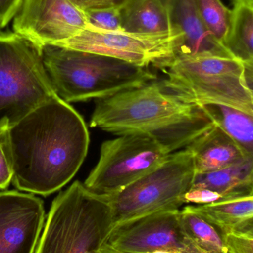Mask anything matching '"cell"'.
Returning <instances> with one entry per match:
<instances>
[{"mask_svg": "<svg viewBox=\"0 0 253 253\" xmlns=\"http://www.w3.org/2000/svg\"><path fill=\"white\" fill-rule=\"evenodd\" d=\"M12 182L21 191L49 196L68 184L87 155L89 134L81 116L59 96L6 131Z\"/></svg>", "mask_w": 253, "mask_h": 253, "instance_id": "1", "label": "cell"}, {"mask_svg": "<svg viewBox=\"0 0 253 253\" xmlns=\"http://www.w3.org/2000/svg\"><path fill=\"white\" fill-rule=\"evenodd\" d=\"M199 105L184 102L154 80L97 99L90 126L120 135L147 133L171 153L185 148L213 126Z\"/></svg>", "mask_w": 253, "mask_h": 253, "instance_id": "2", "label": "cell"}, {"mask_svg": "<svg viewBox=\"0 0 253 253\" xmlns=\"http://www.w3.org/2000/svg\"><path fill=\"white\" fill-rule=\"evenodd\" d=\"M43 62L56 95L65 102L101 99L157 80L148 68L62 46L42 47Z\"/></svg>", "mask_w": 253, "mask_h": 253, "instance_id": "3", "label": "cell"}, {"mask_svg": "<svg viewBox=\"0 0 253 253\" xmlns=\"http://www.w3.org/2000/svg\"><path fill=\"white\" fill-rule=\"evenodd\" d=\"M113 227L108 198L74 181L53 200L34 253H98Z\"/></svg>", "mask_w": 253, "mask_h": 253, "instance_id": "4", "label": "cell"}, {"mask_svg": "<svg viewBox=\"0 0 253 253\" xmlns=\"http://www.w3.org/2000/svg\"><path fill=\"white\" fill-rule=\"evenodd\" d=\"M160 70L166 76L163 87L184 102L227 105L253 115V65L232 58H178Z\"/></svg>", "mask_w": 253, "mask_h": 253, "instance_id": "5", "label": "cell"}, {"mask_svg": "<svg viewBox=\"0 0 253 253\" xmlns=\"http://www.w3.org/2000/svg\"><path fill=\"white\" fill-rule=\"evenodd\" d=\"M56 96L42 47L0 30V133Z\"/></svg>", "mask_w": 253, "mask_h": 253, "instance_id": "6", "label": "cell"}, {"mask_svg": "<svg viewBox=\"0 0 253 253\" xmlns=\"http://www.w3.org/2000/svg\"><path fill=\"white\" fill-rule=\"evenodd\" d=\"M196 175L187 147L169 155L158 167L108 197L114 226L144 215L179 210Z\"/></svg>", "mask_w": 253, "mask_h": 253, "instance_id": "7", "label": "cell"}, {"mask_svg": "<svg viewBox=\"0 0 253 253\" xmlns=\"http://www.w3.org/2000/svg\"><path fill=\"white\" fill-rule=\"evenodd\" d=\"M170 152L147 133H126L102 143L98 164L85 181L86 189L111 197L163 163Z\"/></svg>", "mask_w": 253, "mask_h": 253, "instance_id": "8", "label": "cell"}, {"mask_svg": "<svg viewBox=\"0 0 253 253\" xmlns=\"http://www.w3.org/2000/svg\"><path fill=\"white\" fill-rule=\"evenodd\" d=\"M178 40L173 34L145 35L87 28L56 45L110 56L144 68L151 65L160 70L172 60Z\"/></svg>", "mask_w": 253, "mask_h": 253, "instance_id": "9", "label": "cell"}, {"mask_svg": "<svg viewBox=\"0 0 253 253\" xmlns=\"http://www.w3.org/2000/svg\"><path fill=\"white\" fill-rule=\"evenodd\" d=\"M103 246L119 253H204L183 230L180 210L156 212L117 224Z\"/></svg>", "mask_w": 253, "mask_h": 253, "instance_id": "10", "label": "cell"}, {"mask_svg": "<svg viewBox=\"0 0 253 253\" xmlns=\"http://www.w3.org/2000/svg\"><path fill=\"white\" fill-rule=\"evenodd\" d=\"M13 32L42 47L60 44L88 28L84 11L71 0H23Z\"/></svg>", "mask_w": 253, "mask_h": 253, "instance_id": "11", "label": "cell"}, {"mask_svg": "<svg viewBox=\"0 0 253 253\" xmlns=\"http://www.w3.org/2000/svg\"><path fill=\"white\" fill-rule=\"evenodd\" d=\"M44 222L40 198L14 190L0 193V253H34Z\"/></svg>", "mask_w": 253, "mask_h": 253, "instance_id": "12", "label": "cell"}, {"mask_svg": "<svg viewBox=\"0 0 253 253\" xmlns=\"http://www.w3.org/2000/svg\"><path fill=\"white\" fill-rule=\"evenodd\" d=\"M163 1L169 14L172 31L178 37L174 45L172 60L178 58L209 56L234 59L205 28L197 0Z\"/></svg>", "mask_w": 253, "mask_h": 253, "instance_id": "13", "label": "cell"}, {"mask_svg": "<svg viewBox=\"0 0 253 253\" xmlns=\"http://www.w3.org/2000/svg\"><path fill=\"white\" fill-rule=\"evenodd\" d=\"M187 147L193 155L196 174L219 170L247 158L253 157L248 156L237 143L215 125Z\"/></svg>", "mask_w": 253, "mask_h": 253, "instance_id": "14", "label": "cell"}, {"mask_svg": "<svg viewBox=\"0 0 253 253\" xmlns=\"http://www.w3.org/2000/svg\"><path fill=\"white\" fill-rule=\"evenodd\" d=\"M119 7L124 32L145 35L175 34L163 0H124Z\"/></svg>", "mask_w": 253, "mask_h": 253, "instance_id": "15", "label": "cell"}, {"mask_svg": "<svg viewBox=\"0 0 253 253\" xmlns=\"http://www.w3.org/2000/svg\"><path fill=\"white\" fill-rule=\"evenodd\" d=\"M192 187L216 192L226 200L253 195V157L228 168L196 174Z\"/></svg>", "mask_w": 253, "mask_h": 253, "instance_id": "16", "label": "cell"}, {"mask_svg": "<svg viewBox=\"0 0 253 253\" xmlns=\"http://www.w3.org/2000/svg\"><path fill=\"white\" fill-rule=\"evenodd\" d=\"M193 207L224 235L253 233V195Z\"/></svg>", "mask_w": 253, "mask_h": 253, "instance_id": "17", "label": "cell"}, {"mask_svg": "<svg viewBox=\"0 0 253 253\" xmlns=\"http://www.w3.org/2000/svg\"><path fill=\"white\" fill-rule=\"evenodd\" d=\"M215 126L222 129L248 155L253 156V115L227 105H199Z\"/></svg>", "mask_w": 253, "mask_h": 253, "instance_id": "18", "label": "cell"}, {"mask_svg": "<svg viewBox=\"0 0 253 253\" xmlns=\"http://www.w3.org/2000/svg\"><path fill=\"white\" fill-rule=\"evenodd\" d=\"M224 46L236 60L253 65V2L234 4Z\"/></svg>", "mask_w": 253, "mask_h": 253, "instance_id": "19", "label": "cell"}, {"mask_svg": "<svg viewBox=\"0 0 253 253\" xmlns=\"http://www.w3.org/2000/svg\"><path fill=\"white\" fill-rule=\"evenodd\" d=\"M180 221L185 234L204 253H228L224 235L198 213L193 205L180 210Z\"/></svg>", "mask_w": 253, "mask_h": 253, "instance_id": "20", "label": "cell"}, {"mask_svg": "<svg viewBox=\"0 0 253 253\" xmlns=\"http://www.w3.org/2000/svg\"><path fill=\"white\" fill-rule=\"evenodd\" d=\"M197 4L205 28L217 42L224 45L230 31L232 10L221 0H197Z\"/></svg>", "mask_w": 253, "mask_h": 253, "instance_id": "21", "label": "cell"}, {"mask_svg": "<svg viewBox=\"0 0 253 253\" xmlns=\"http://www.w3.org/2000/svg\"><path fill=\"white\" fill-rule=\"evenodd\" d=\"M83 11L88 28L106 32L123 31L119 6L89 8Z\"/></svg>", "mask_w": 253, "mask_h": 253, "instance_id": "22", "label": "cell"}, {"mask_svg": "<svg viewBox=\"0 0 253 253\" xmlns=\"http://www.w3.org/2000/svg\"><path fill=\"white\" fill-rule=\"evenodd\" d=\"M13 178V168L6 139V132L0 133V190L10 185Z\"/></svg>", "mask_w": 253, "mask_h": 253, "instance_id": "23", "label": "cell"}, {"mask_svg": "<svg viewBox=\"0 0 253 253\" xmlns=\"http://www.w3.org/2000/svg\"><path fill=\"white\" fill-rule=\"evenodd\" d=\"M224 241L228 253H253V233H226Z\"/></svg>", "mask_w": 253, "mask_h": 253, "instance_id": "24", "label": "cell"}, {"mask_svg": "<svg viewBox=\"0 0 253 253\" xmlns=\"http://www.w3.org/2000/svg\"><path fill=\"white\" fill-rule=\"evenodd\" d=\"M22 1L23 0H0V30L13 20Z\"/></svg>", "mask_w": 253, "mask_h": 253, "instance_id": "25", "label": "cell"}, {"mask_svg": "<svg viewBox=\"0 0 253 253\" xmlns=\"http://www.w3.org/2000/svg\"><path fill=\"white\" fill-rule=\"evenodd\" d=\"M82 10L96 7L120 6L124 0H71Z\"/></svg>", "mask_w": 253, "mask_h": 253, "instance_id": "26", "label": "cell"}, {"mask_svg": "<svg viewBox=\"0 0 253 253\" xmlns=\"http://www.w3.org/2000/svg\"><path fill=\"white\" fill-rule=\"evenodd\" d=\"M98 253H119L114 252V251H111V250L108 249V248H105V247L102 246V248L100 250Z\"/></svg>", "mask_w": 253, "mask_h": 253, "instance_id": "27", "label": "cell"}, {"mask_svg": "<svg viewBox=\"0 0 253 253\" xmlns=\"http://www.w3.org/2000/svg\"><path fill=\"white\" fill-rule=\"evenodd\" d=\"M234 4L239 2H253V0H232Z\"/></svg>", "mask_w": 253, "mask_h": 253, "instance_id": "28", "label": "cell"}]
</instances>
